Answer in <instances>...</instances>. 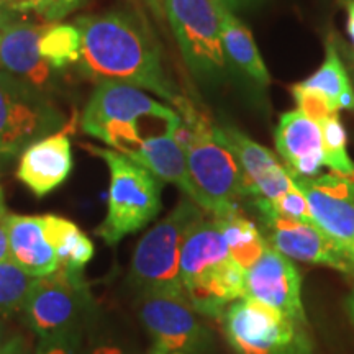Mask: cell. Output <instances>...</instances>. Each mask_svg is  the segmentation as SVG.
I'll list each match as a JSON object with an SVG mask.
<instances>
[{"mask_svg": "<svg viewBox=\"0 0 354 354\" xmlns=\"http://www.w3.org/2000/svg\"><path fill=\"white\" fill-rule=\"evenodd\" d=\"M82 48L79 69L95 82H123L149 91L179 110L187 102L166 74L156 43L131 13L105 12L76 20Z\"/></svg>", "mask_w": 354, "mask_h": 354, "instance_id": "obj_1", "label": "cell"}, {"mask_svg": "<svg viewBox=\"0 0 354 354\" xmlns=\"http://www.w3.org/2000/svg\"><path fill=\"white\" fill-rule=\"evenodd\" d=\"M177 112L183 125L176 136L187 158L190 179L197 190V205L212 216L240 210L241 198L256 197V194L236 158L216 135V125L198 113L189 100Z\"/></svg>", "mask_w": 354, "mask_h": 354, "instance_id": "obj_2", "label": "cell"}, {"mask_svg": "<svg viewBox=\"0 0 354 354\" xmlns=\"http://www.w3.org/2000/svg\"><path fill=\"white\" fill-rule=\"evenodd\" d=\"M180 125L183 118L177 110L154 100L138 87L113 81L97 84L81 118L84 133L125 156L143 140L177 130Z\"/></svg>", "mask_w": 354, "mask_h": 354, "instance_id": "obj_3", "label": "cell"}, {"mask_svg": "<svg viewBox=\"0 0 354 354\" xmlns=\"http://www.w3.org/2000/svg\"><path fill=\"white\" fill-rule=\"evenodd\" d=\"M179 268L185 299L201 315H223L230 304L245 297L246 271L230 253L214 216L185 236Z\"/></svg>", "mask_w": 354, "mask_h": 354, "instance_id": "obj_4", "label": "cell"}, {"mask_svg": "<svg viewBox=\"0 0 354 354\" xmlns=\"http://www.w3.org/2000/svg\"><path fill=\"white\" fill-rule=\"evenodd\" d=\"M84 149L109 166L107 215L95 228V234L115 246L156 218L162 209V180L115 149L94 145H84Z\"/></svg>", "mask_w": 354, "mask_h": 354, "instance_id": "obj_5", "label": "cell"}, {"mask_svg": "<svg viewBox=\"0 0 354 354\" xmlns=\"http://www.w3.org/2000/svg\"><path fill=\"white\" fill-rule=\"evenodd\" d=\"M205 218L203 210L190 198H183L166 218L149 230L135 248L130 282L141 295L184 294L180 282V250L190 230Z\"/></svg>", "mask_w": 354, "mask_h": 354, "instance_id": "obj_6", "label": "cell"}, {"mask_svg": "<svg viewBox=\"0 0 354 354\" xmlns=\"http://www.w3.org/2000/svg\"><path fill=\"white\" fill-rule=\"evenodd\" d=\"M305 325L250 297L230 304L223 328L236 354H310Z\"/></svg>", "mask_w": 354, "mask_h": 354, "instance_id": "obj_7", "label": "cell"}, {"mask_svg": "<svg viewBox=\"0 0 354 354\" xmlns=\"http://www.w3.org/2000/svg\"><path fill=\"white\" fill-rule=\"evenodd\" d=\"M64 127V117L41 88L0 71V156L15 158Z\"/></svg>", "mask_w": 354, "mask_h": 354, "instance_id": "obj_8", "label": "cell"}, {"mask_svg": "<svg viewBox=\"0 0 354 354\" xmlns=\"http://www.w3.org/2000/svg\"><path fill=\"white\" fill-rule=\"evenodd\" d=\"M92 295L84 271L59 268L35 279L21 313L28 328L39 338L74 326L91 310Z\"/></svg>", "mask_w": 354, "mask_h": 354, "instance_id": "obj_9", "label": "cell"}, {"mask_svg": "<svg viewBox=\"0 0 354 354\" xmlns=\"http://www.w3.org/2000/svg\"><path fill=\"white\" fill-rule=\"evenodd\" d=\"M218 0H165V17L192 73H223L228 59L221 43Z\"/></svg>", "mask_w": 354, "mask_h": 354, "instance_id": "obj_10", "label": "cell"}, {"mask_svg": "<svg viewBox=\"0 0 354 354\" xmlns=\"http://www.w3.org/2000/svg\"><path fill=\"white\" fill-rule=\"evenodd\" d=\"M256 207L263 215L268 233L266 240L287 258L354 274L353 261L317 223H307L277 214L261 197L256 198Z\"/></svg>", "mask_w": 354, "mask_h": 354, "instance_id": "obj_11", "label": "cell"}, {"mask_svg": "<svg viewBox=\"0 0 354 354\" xmlns=\"http://www.w3.org/2000/svg\"><path fill=\"white\" fill-rule=\"evenodd\" d=\"M287 169V167H286ZM289 171V169H287ZM294 184L307 198L317 225L342 248L354 264V183L331 174L304 177L289 171Z\"/></svg>", "mask_w": 354, "mask_h": 354, "instance_id": "obj_12", "label": "cell"}, {"mask_svg": "<svg viewBox=\"0 0 354 354\" xmlns=\"http://www.w3.org/2000/svg\"><path fill=\"white\" fill-rule=\"evenodd\" d=\"M196 310L184 294H145L140 300V318L151 335L154 349L194 353L202 344V326Z\"/></svg>", "mask_w": 354, "mask_h": 354, "instance_id": "obj_13", "label": "cell"}, {"mask_svg": "<svg viewBox=\"0 0 354 354\" xmlns=\"http://www.w3.org/2000/svg\"><path fill=\"white\" fill-rule=\"evenodd\" d=\"M302 281L290 258L268 243L263 254L246 269L245 297L279 310L286 317L305 325Z\"/></svg>", "mask_w": 354, "mask_h": 354, "instance_id": "obj_14", "label": "cell"}, {"mask_svg": "<svg viewBox=\"0 0 354 354\" xmlns=\"http://www.w3.org/2000/svg\"><path fill=\"white\" fill-rule=\"evenodd\" d=\"M216 135L236 158L243 174L254 190L256 198L276 201L294 189L289 171L279 165L274 153L268 148L256 143L234 127H216Z\"/></svg>", "mask_w": 354, "mask_h": 354, "instance_id": "obj_15", "label": "cell"}, {"mask_svg": "<svg viewBox=\"0 0 354 354\" xmlns=\"http://www.w3.org/2000/svg\"><path fill=\"white\" fill-rule=\"evenodd\" d=\"M73 166L71 140L63 130L44 136L24 149L17 167V177L35 196L44 197L66 183Z\"/></svg>", "mask_w": 354, "mask_h": 354, "instance_id": "obj_16", "label": "cell"}, {"mask_svg": "<svg viewBox=\"0 0 354 354\" xmlns=\"http://www.w3.org/2000/svg\"><path fill=\"white\" fill-rule=\"evenodd\" d=\"M43 28L44 25L13 21L0 32V71L41 91L56 73L39 53Z\"/></svg>", "mask_w": 354, "mask_h": 354, "instance_id": "obj_17", "label": "cell"}, {"mask_svg": "<svg viewBox=\"0 0 354 354\" xmlns=\"http://www.w3.org/2000/svg\"><path fill=\"white\" fill-rule=\"evenodd\" d=\"M276 148L287 169L299 176L317 177L325 166L322 128L299 110H290L279 118Z\"/></svg>", "mask_w": 354, "mask_h": 354, "instance_id": "obj_18", "label": "cell"}, {"mask_svg": "<svg viewBox=\"0 0 354 354\" xmlns=\"http://www.w3.org/2000/svg\"><path fill=\"white\" fill-rule=\"evenodd\" d=\"M6 228L10 261L32 277H41L59 269L56 253L44 236L41 215L7 214Z\"/></svg>", "mask_w": 354, "mask_h": 354, "instance_id": "obj_19", "label": "cell"}, {"mask_svg": "<svg viewBox=\"0 0 354 354\" xmlns=\"http://www.w3.org/2000/svg\"><path fill=\"white\" fill-rule=\"evenodd\" d=\"M177 130L143 140L128 154V158L153 172L162 183L177 185L190 201L197 203V190L190 179L185 151L176 136Z\"/></svg>", "mask_w": 354, "mask_h": 354, "instance_id": "obj_20", "label": "cell"}, {"mask_svg": "<svg viewBox=\"0 0 354 354\" xmlns=\"http://www.w3.org/2000/svg\"><path fill=\"white\" fill-rule=\"evenodd\" d=\"M221 43H223L225 55L227 59L232 61L238 68L245 71L250 77H253L261 86H268L271 82L269 71L266 68L263 57L259 55L258 46H256L253 33L246 28V25L233 15L221 3Z\"/></svg>", "mask_w": 354, "mask_h": 354, "instance_id": "obj_21", "label": "cell"}, {"mask_svg": "<svg viewBox=\"0 0 354 354\" xmlns=\"http://www.w3.org/2000/svg\"><path fill=\"white\" fill-rule=\"evenodd\" d=\"M44 236L55 250L59 268L84 271L95 254L94 243L74 221L57 215H41Z\"/></svg>", "mask_w": 354, "mask_h": 354, "instance_id": "obj_22", "label": "cell"}, {"mask_svg": "<svg viewBox=\"0 0 354 354\" xmlns=\"http://www.w3.org/2000/svg\"><path fill=\"white\" fill-rule=\"evenodd\" d=\"M227 240L228 250L243 269L250 268L263 254L268 240L259 232V228L241 214L240 210L214 216Z\"/></svg>", "mask_w": 354, "mask_h": 354, "instance_id": "obj_23", "label": "cell"}, {"mask_svg": "<svg viewBox=\"0 0 354 354\" xmlns=\"http://www.w3.org/2000/svg\"><path fill=\"white\" fill-rule=\"evenodd\" d=\"M81 48L82 37L76 24L53 21L50 25H44L41 38H39V53L55 71L79 64Z\"/></svg>", "mask_w": 354, "mask_h": 354, "instance_id": "obj_24", "label": "cell"}, {"mask_svg": "<svg viewBox=\"0 0 354 354\" xmlns=\"http://www.w3.org/2000/svg\"><path fill=\"white\" fill-rule=\"evenodd\" d=\"M318 125L322 128L325 166H328L333 174L346 177L354 183V162L348 154L346 130H344L338 113L330 115Z\"/></svg>", "mask_w": 354, "mask_h": 354, "instance_id": "obj_25", "label": "cell"}, {"mask_svg": "<svg viewBox=\"0 0 354 354\" xmlns=\"http://www.w3.org/2000/svg\"><path fill=\"white\" fill-rule=\"evenodd\" d=\"M300 86L313 88L328 99L333 107L338 110V99L346 88L351 86L348 73L339 59L338 51L331 43H326V56L320 69L315 71L308 79L300 82ZM339 112V110H338Z\"/></svg>", "mask_w": 354, "mask_h": 354, "instance_id": "obj_26", "label": "cell"}, {"mask_svg": "<svg viewBox=\"0 0 354 354\" xmlns=\"http://www.w3.org/2000/svg\"><path fill=\"white\" fill-rule=\"evenodd\" d=\"M35 279L10 259L0 263V318L24 308Z\"/></svg>", "mask_w": 354, "mask_h": 354, "instance_id": "obj_27", "label": "cell"}, {"mask_svg": "<svg viewBox=\"0 0 354 354\" xmlns=\"http://www.w3.org/2000/svg\"><path fill=\"white\" fill-rule=\"evenodd\" d=\"M87 0H0V6L13 13L33 12L46 21H59L81 8Z\"/></svg>", "mask_w": 354, "mask_h": 354, "instance_id": "obj_28", "label": "cell"}, {"mask_svg": "<svg viewBox=\"0 0 354 354\" xmlns=\"http://www.w3.org/2000/svg\"><path fill=\"white\" fill-rule=\"evenodd\" d=\"M35 354H84L82 326L41 336Z\"/></svg>", "mask_w": 354, "mask_h": 354, "instance_id": "obj_29", "label": "cell"}, {"mask_svg": "<svg viewBox=\"0 0 354 354\" xmlns=\"http://www.w3.org/2000/svg\"><path fill=\"white\" fill-rule=\"evenodd\" d=\"M292 95H294L299 112L307 115L308 118H312L317 123L328 118L330 115L338 113L333 104L320 92L313 91V88H307L300 86V84H295L292 87Z\"/></svg>", "mask_w": 354, "mask_h": 354, "instance_id": "obj_30", "label": "cell"}, {"mask_svg": "<svg viewBox=\"0 0 354 354\" xmlns=\"http://www.w3.org/2000/svg\"><path fill=\"white\" fill-rule=\"evenodd\" d=\"M264 202L268 203L274 212H277V214L284 216H289V218L307 221V223H317L312 212H310L307 198H305L302 190H300L295 184L294 189H290L289 192H286L284 196L276 198V201H268V198H264Z\"/></svg>", "mask_w": 354, "mask_h": 354, "instance_id": "obj_31", "label": "cell"}, {"mask_svg": "<svg viewBox=\"0 0 354 354\" xmlns=\"http://www.w3.org/2000/svg\"><path fill=\"white\" fill-rule=\"evenodd\" d=\"M0 354H28V349H26L24 338L15 336V338L7 339V342L0 346Z\"/></svg>", "mask_w": 354, "mask_h": 354, "instance_id": "obj_32", "label": "cell"}, {"mask_svg": "<svg viewBox=\"0 0 354 354\" xmlns=\"http://www.w3.org/2000/svg\"><path fill=\"white\" fill-rule=\"evenodd\" d=\"M10 259V248H8V236L6 221L0 220V263Z\"/></svg>", "mask_w": 354, "mask_h": 354, "instance_id": "obj_33", "label": "cell"}, {"mask_svg": "<svg viewBox=\"0 0 354 354\" xmlns=\"http://www.w3.org/2000/svg\"><path fill=\"white\" fill-rule=\"evenodd\" d=\"M338 110H351V112H354V88H353V86H349L346 91L339 95Z\"/></svg>", "mask_w": 354, "mask_h": 354, "instance_id": "obj_34", "label": "cell"}, {"mask_svg": "<svg viewBox=\"0 0 354 354\" xmlns=\"http://www.w3.org/2000/svg\"><path fill=\"white\" fill-rule=\"evenodd\" d=\"M146 3H148V7L156 15V19H165V0H146Z\"/></svg>", "mask_w": 354, "mask_h": 354, "instance_id": "obj_35", "label": "cell"}, {"mask_svg": "<svg viewBox=\"0 0 354 354\" xmlns=\"http://www.w3.org/2000/svg\"><path fill=\"white\" fill-rule=\"evenodd\" d=\"M13 21H15V13L0 6V32H2L6 26L13 24Z\"/></svg>", "mask_w": 354, "mask_h": 354, "instance_id": "obj_36", "label": "cell"}, {"mask_svg": "<svg viewBox=\"0 0 354 354\" xmlns=\"http://www.w3.org/2000/svg\"><path fill=\"white\" fill-rule=\"evenodd\" d=\"M348 7V33L354 44V0H346Z\"/></svg>", "mask_w": 354, "mask_h": 354, "instance_id": "obj_37", "label": "cell"}, {"mask_svg": "<svg viewBox=\"0 0 354 354\" xmlns=\"http://www.w3.org/2000/svg\"><path fill=\"white\" fill-rule=\"evenodd\" d=\"M91 354H125L118 346H113V344H99L92 349Z\"/></svg>", "mask_w": 354, "mask_h": 354, "instance_id": "obj_38", "label": "cell"}, {"mask_svg": "<svg viewBox=\"0 0 354 354\" xmlns=\"http://www.w3.org/2000/svg\"><path fill=\"white\" fill-rule=\"evenodd\" d=\"M220 3H223L225 7L230 8V10H234V8L241 7V6H246V3H250L251 0H218Z\"/></svg>", "mask_w": 354, "mask_h": 354, "instance_id": "obj_39", "label": "cell"}, {"mask_svg": "<svg viewBox=\"0 0 354 354\" xmlns=\"http://www.w3.org/2000/svg\"><path fill=\"white\" fill-rule=\"evenodd\" d=\"M7 215V205H6V197H3V190L0 187V220L6 218Z\"/></svg>", "mask_w": 354, "mask_h": 354, "instance_id": "obj_40", "label": "cell"}, {"mask_svg": "<svg viewBox=\"0 0 354 354\" xmlns=\"http://www.w3.org/2000/svg\"><path fill=\"white\" fill-rule=\"evenodd\" d=\"M6 330H3V323H2V318H0V346H2L3 343H6Z\"/></svg>", "mask_w": 354, "mask_h": 354, "instance_id": "obj_41", "label": "cell"}, {"mask_svg": "<svg viewBox=\"0 0 354 354\" xmlns=\"http://www.w3.org/2000/svg\"><path fill=\"white\" fill-rule=\"evenodd\" d=\"M348 305H349V312H351V317H353V320H354V292H353L351 297H349Z\"/></svg>", "mask_w": 354, "mask_h": 354, "instance_id": "obj_42", "label": "cell"}, {"mask_svg": "<svg viewBox=\"0 0 354 354\" xmlns=\"http://www.w3.org/2000/svg\"><path fill=\"white\" fill-rule=\"evenodd\" d=\"M151 354H183V353H169V351H161V349H153Z\"/></svg>", "mask_w": 354, "mask_h": 354, "instance_id": "obj_43", "label": "cell"}, {"mask_svg": "<svg viewBox=\"0 0 354 354\" xmlns=\"http://www.w3.org/2000/svg\"><path fill=\"white\" fill-rule=\"evenodd\" d=\"M0 187H2V185H0Z\"/></svg>", "mask_w": 354, "mask_h": 354, "instance_id": "obj_44", "label": "cell"}, {"mask_svg": "<svg viewBox=\"0 0 354 354\" xmlns=\"http://www.w3.org/2000/svg\"><path fill=\"white\" fill-rule=\"evenodd\" d=\"M344 2H346V0H344Z\"/></svg>", "mask_w": 354, "mask_h": 354, "instance_id": "obj_45", "label": "cell"}]
</instances>
